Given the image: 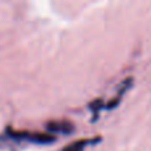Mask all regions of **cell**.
<instances>
[{
	"label": "cell",
	"mask_w": 151,
	"mask_h": 151,
	"mask_svg": "<svg viewBox=\"0 0 151 151\" xmlns=\"http://www.w3.org/2000/svg\"><path fill=\"white\" fill-rule=\"evenodd\" d=\"M89 107H90V110H93V111H94V115H96L97 113L99 111V110H101V109H104V107H105V105L102 104V101H101V99H96V101H93L90 105H89Z\"/></svg>",
	"instance_id": "4"
},
{
	"label": "cell",
	"mask_w": 151,
	"mask_h": 151,
	"mask_svg": "<svg viewBox=\"0 0 151 151\" xmlns=\"http://www.w3.org/2000/svg\"><path fill=\"white\" fill-rule=\"evenodd\" d=\"M101 141L99 137H94V138H83L80 141H74L70 145L64 147L63 151H83L86 149V146H90V145H96Z\"/></svg>",
	"instance_id": "2"
},
{
	"label": "cell",
	"mask_w": 151,
	"mask_h": 151,
	"mask_svg": "<svg viewBox=\"0 0 151 151\" xmlns=\"http://www.w3.org/2000/svg\"><path fill=\"white\" fill-rule=\"evenodd\" d=\"M47 129L50 131H56V133L69 134L74 130V126L69 121H52L47 123Z\"/></svg>",
	"instance_id": "3"
},
{
	"label": "cell",
	"mask_w": 151,
	"mask_h": 151,
	"mask_svg": "<svg viewBox=\"0 0 151 151\" xmlns=\"http://www.w3.org/2000/svg\"><path fill=\"white\" fill-rule=\"evenodd\" d=\"M8 134L11 138L13 139H21V141H28V142H33V143H39V145H48L55 142V137L49 135V134H44V133H29V131H15L8 129Z\"/></svg>",
	"instance_id": "1"
}]
</instances>
